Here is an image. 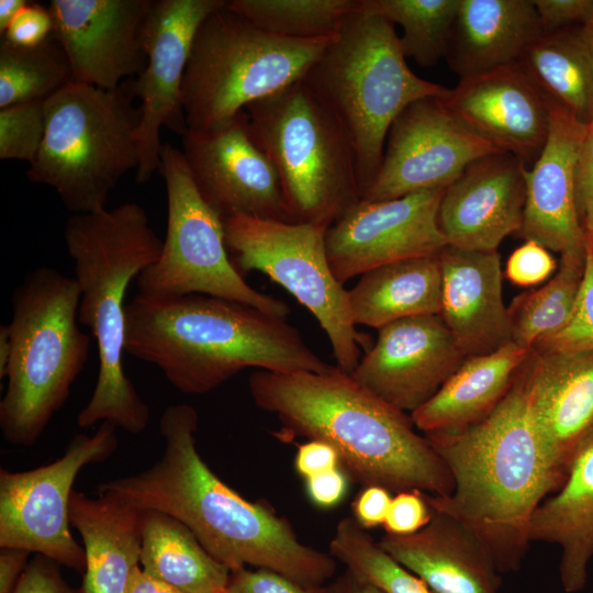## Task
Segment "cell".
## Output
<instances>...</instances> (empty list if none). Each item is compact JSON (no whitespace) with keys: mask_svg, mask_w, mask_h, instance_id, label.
Segmentation results:
<instances>
[{"mask_svg":"<svg viewBox=\"0 0 593 593\" xmlns=\"http://www.w3.org/2000/svg\"><path fill=\"white\" fill-rule=\"evenodd\" d=\"M585 134V125L550 100L547 141L526 170V201L518 234L561 255L585 253L588 237L577 210L574 182Z\"/></svg>","mask_w":593,"mask_h":593,"instance_id":"603a6c76","label":"cell"},{"mask_svg":"<svg viewBox=\"0 0 593 593\" xmlns=\"http://www.w3.org/2000/svg\"><path fill=\"white\" fill-rule=\"evenodd\" d=\"M79 300L75 278L49 267L30 271L13 290L0 402L1 433L11 445L30 447L40 439L86 366L91 339L78 325Z\"/></svg>","mask_w":593,"mask_h":593,"instance_id":"52a82bcc","label":"cell"},{"mask_svg":"<svg viewBox=\"0 0 593 593\" xmlns=\"http://www.w3.org/2000/svg\"><path fill=\"white\" fill-rule=\"evenodd\" d=\"M167 192V232L155 264L137 278L139 294H204L286 318L289 305L249 286L227 256L223 219L199 193L182 153L163 143L159 169Z\"/></svg>","mask_w":593,"mask_h":593,"instance_id":"8fae6325","label":"cell"},{"mask_svg":"<svg viewBox=\"0 0 593 593\" xmlns=\"http://www.w3.org/2000/svg\"><path fill=\"white\" fill-rule=\"evenodd\" d=\"M339 467L337 451L327 443L309 440L299 446L294 459L296 472L304 479Z\"/></svg>","mask_w":593,"mask_h":593,"instance_id":"c3c4849f","label":"cell"},{"mask_svg":"<svg viewBox=\"0 0 593 593\" xmlns=\"http://www.w3.org/2000/svg\"><path fill=\"white\" fill-rule=\"evenodd\" d=\"M529 540L557 545L563 590L584 589L593 558V436L574 458L561 488L535 510Z\"/></svg>","mask_w":593,"mask_h":593,"instance_id":"f1b7e54d","label":"cell"},{"mask_svg":"<svg viewBox=\"0 0 593 593\" xmlns=\"http://www.w3.org/2000/svg\"><path fill=\"white\" fill-rule=\"evenodd\" d=\"M226 591L227 593H324V585H305L267 569L242 568L231 572Z\"/></svg>","mask_w":593,"mask_h":593,"instance_id":"b9f144b4","label":"cell"},{"mask_svg":"<svg viewBox=\"0 0 593 593\" xmlns=\"http://www.w3.org/2000/svg\"><path fill=\"white\" fill-rule=\"evenodd\" d=\"M526 165L507 152L469 164L443 194L438 225L447 245L497 251L519 232L526 201Z\"/></svg>","mask_w":593,"mask_h":593,"instance_id":"44dd1931","label":"cell"},{"mask_svg":"<svg viewBox=\"0 0 593 593\" xmlns=\"http://www.w3.org/2000/svg\"><path fill=\"white\" fill-rule=\"evenodd\" d=\"M523 372L544 452L564 483L593 436V351L530 350Z\"/></svg>","mask_w":593,"mask_h":593,"instance_id":"7402d4cb","label":"cell"},{"mask_svg":"<svg viewBox=\"0 0 593 593\" xmlns=\"http://www.w3.org/2000/svg\"><path fill=\"white\" fill-rule=\"evenodd\" d=\"M469 131L529 169L550 126V99L518 60L459 80L440 98Z\"/></svg>","mask_w":593,"mask_h":593,"instance_id":"ffe728a7","label":"cell"},{"mask_svg":"<svg viewBox=\"0 0 593 593\" xmlns=\"http://www.w3.org/2000/svg\"><path fill=\"white\" fill-rule=\"evenodd\" d=\"M26 0L0 1V34L2 35L16 14L27 4Z\"/></svg>","mask_w":593,"mask_h":593,"instance_id":"db71d44e","label":"cell"},{"mask_svg":"<svg viewBox=\"0 0 593 593\" xmlns=\"http://www.w3.org/2000/svg\"><path fill=\"white\" fill-rule=\"evenodd\" d=\"M544 33L583 25L593 0H533Z\"/></svg>","mask_w":593,"mask_h":593,"instance_id":"bcb514c9","label":"cell"},{"mask_svg":"<svg viewBox=\"0 0 593 593\" xmlns=\"http://www.w3.org/2000/svg\"><path fill=\"white\" fill-rule=\"evenodd\" d=\"M45 101L0 109V158L32 164L45 135Z\"/></svg>","mask_w":593,"mask_h":593,"instance_id":"74e56055","label":"cell"},{"mask_svg":"<svg viewBox=\"0 0 593 593\" xmlns=\"http://www.w3.org/2000/svg\"><path fill=\"white\" fill-rule=\"evenodd\" d=\"M532 350L593 351V245L590 237L585 246L583 277L570 318L561 329L537 340Z\"/></svg>","mask_w":593,"mask_h":593,"instance_id":"f35d334b","label":"cell"},{"mask_svg":"<svg viewBox=\"0 0 593 593\" xmlns=\"http://www.w3.org/2000/svg\"><path fill=\"white\" fill-rule=\"evenodd\" d=\"M223 593H227V591L223 592Z\"/></svg>","mask_w":593,"mask_h":593,"instance_id":"91938a15","label":"cell"},{"mask_svg":"<svg viewBox=\"0 0 593 593\" xmlns=\"http://www.w3.org/2000/svg\"><path fill=\"white\" fill-rule=\"evenodd\" d=\"M391 500V492L387 489L365 486L353 503L354 518L363 529L383 525Z\"/></svg>","mask_w":593,"mask_h":593,"instance_id":"7dc6e473","label":"cell"},{"mask_svg":"<svg viewBox=\"0 0 593 593\" xmlns=\"http://www.w3.org/2000/svg\"><path fill=\"white\" fill-rule=\"evenodd\" d=\"M575 202L580 223L586 237L593 236V134L581 143L575 165Z\"/></svg>","mask_w":593,"mask_h":593,"instance_id":"ee69618b","label":"cell"},{"mask_svg":"<svg viewBox=\"0 0 593 593\" xmlns=\"http://www.w3.org/2000/svg\"><path fill=\"white\" fill-rule=\"evenodd\" d=\"M181 143L199 193L223 220L243 214L290 222L277 171L245 110L204 130L188 128Z\"/></svg>","mask_w":593,"mask_h":593,"instance_id":"2e32d148","label":"cell"},{"mask_svg":"<svg viewBox=\"0 0 593 593\" xmlns=\"http://www.w3.org/2000/svg\"><path fill=\"white\" fill-rule=\"evenodd\" d=\"M324 593H383L377 586L362 581L349 571L324 584Z\"/></svg>","mask_w":593,"mask_h":593,"instance_id":"f5cc1de1","label":"cell"},{"mask_svg":"<svg viewBox=\"0 0 593 593\" xmlns=\"http://www.w3.org/2000/svg\"><path fill=\"white\" fill-rule=\"evenodd\" d=\"M541 33L533 0H460L445 59L472 77L518 61Z\"/></svg>","mask_w":593,"mask_h":593,"instance_id":"4316f807","label":"cell"},{"mask_svg":"<svg viewBox=\"0 0 593 593\" xmlns=\"http://www.w3.org/2000/svg\"><path fill=\"white\" fill-rule=\"evenodd\" d=\"M198 426L193 406H168L159 419L160 458L141 472L100 483L99 492L178 519L231 572L250 566L305 585L331 581L337 561L329 552L303 544L286 518L262 502L246 500L211 470L195 446Z\"/></svg>","mask_w":593,"mask_h":593,"instance_id":"6da1fadb","label":"cell"},{"mask_svg":"<svg viewBox=\"0 0 593 593\" xmlns=\"http://www.w3.org/2000/svg\"><path fill=\"white\" fill-rule=\"evenodd\" d=\"M57 566L55 561L36 555L29 561L13 593H83L66 582Z\"/></svg>","mask_w":593,"mask_h":593,"instance_id":"f6af8a7d","label":"cell"},{"mask_svg":"<svg viewBox=\"0 0 593 593\" xmlns=\"http://www.w3.org/2000/svg\"><path fill=\"white\" fill-rule=\"evenodd\" d=\"M328 552L347 571L383 593H434L422 579L387 553L354 517L338 522Z\"/></svg>","mask_w":593,"mask_h":593,"instance_id":"8d00e7d4","label":"cell"},{"mask_svg":"<svg viewBox=\"0 0 593 593\" xmlns=\"http://www.w3.org/2000/svg\"><path fill=\"white\" fill-rule=\"evenodd\" d=\"M116 427L102 422L91 436L75 435L65 452L38 468L0 470V548H21L83 572L86 555L71 535L69 504L76 477L109 459L118 448Z\"/></svg>","mask_w":593,"mask_h":593,"instance_id":"4fadbf2b","label":"cell"},{"mask_svg":"<svg viewBox=\"0 0 593 593\" xmlns=\"http://www.w3.org/2000/svg\"><path fill=\"white\" fill-rule=\"evenodd\" d=\"M72 491L69 521L86 555L83 593H125L141 564L143 510L113 492Z\"/></svg>","mask_w":593,"mask_h":593,"instance_id":"484cf974","label":"cell"},{"mask_svg":"<svg viewBox=\"0 0 593 593\" xmlns=\"http://www.w3.org/2000/svg\"><path fill=\"white\" fill-rule=\"evenodd\" d=\"M302 80L345 131L361 197L379 171L398 115L419 99L443 98L450 90L414 74L394 25L361 7L344 21Z\"/></svg>","mask_w":593,"mask_h":593,"instance_id":"8992f818","label":"cell"},{"mask_svg":"<svg viewBox=\"0 0 593 593\" xmlns=\"http://www.w3.org/2000/svg\"><path fill=\"white\" fill-rule=\"evenodd\" d=\"M124 353L157 367L184 394L209 393L247 368L325 373L324 361L286 318L204 294L125 306Z\"/></svg>","mask_w":593,"mask_h":593,"instance_id":"277c9868","label":"cell"},{"mask_svg":"<svg viewBox=\"0 0 593 593\" xmlns=\"http://www.w3.org/2000/svg\"><path fill=\"white\" fill-rule=\"evenodd\" d=\"M134 98L132 80L113 90L71 81L48 98L29 180L53 188L74 214L107 209L111 191L139 163Z\"/></svg>","mask_w":593,"mask_h":593,"instance_id":"ba28073f","label":"cell"},{"mask_svg":"<svg viewBox=\"0 0 593 593\" xmlns=\"http://www.w3.org/2000/svg\"><path fill=\"white\" fill-rule=\"evenodd\" d=\"M245 111L277 171L290 222L329 227L361 200L351 144L302 79Z\"/></svg>","mask_w":593,"mask_h":593,"instance_id":"9c48e42d","label":"cell"},{"mask_svg":"<svg viewBox=\"0 0 593 593\" xmlns=\"http://www.w3.org/2000/svg\"><path fill=\"white\" fill-rule=\"evenodd\" d=\"M72 81L59 42L52 34L37 46L0 41V109L18 103L46 101Z\"/></svg>","mask_w":593,"mask_h":593,"instance_id":"836d02e7","label":"cell"},{"mask_svg":"<svg viewBox=\"0 0 593 593\" xmlns=\"http://www.w3.org/2000/svg\"><path fill=\"white\" fill-rule=\"evenodd\" d=\"M523 365L481 422L452 435H425L454 481L449 495L426 493L427 502L475 534L501 574L519 570L535 510L563 484L544 452Z\"/></svg>","mask_w":593,"mask_h":593,"instance_id":"3957f363","label":"cell"},{"mask_svg":"<svg viewBox=\"0 0 593 593\" xmlns=\"http://www.w3.org/2000/svg\"><path fill=\"white\" fill-rule=\"evenodd\" d=\"M380 547L434 593H499L501 573L482 540L452 516L434 510L410 535L385 534Z\"/></svg>","mask_w":593,"mask_h":593,"instance_id":"d4e9b609","label":"cell"},{"mask_svg":"<svg viewBox=\"0 0 593 593\" xmlns=\"http://www.w3.org/2000/svg\"><path fill=\"white\" fill-rule=\"evenodd\" d=\"M334 36H278L226 1L202 22L192 43L181 88L187 127H211L301 80Z\"/></svg>","mask_w":593,"mask_h":593,"instance_id":"30bf717a","label":"cell"},{"mask_svg":"<svg viewBox=\"0 0 593 593\" xmlns=\"http://www.w3.org/2000/svg\"><path fill=\"white\" fill-rule=\"evenodd\" d=\"M519 61L550 100L589 124L593 115V37L583 25L542 32Z\"/></svg>","mask_w":593,"mask_h":593,"instance_id":"1f68e13d","label":"cell"},{"mask_svg":"<svg viewBox=\"0 0 593 593\" xmlns=\"http://www.w3.org/2000/svg\"><path fill=\"white\" fill-rule=\"evenodd\" d=\"M434 510L422 491L396 493L390 503L383 528L390 535H410L424 528L433 518Z\"/></svg>","mask_w":593,"mask_h":593,"instance_id":"60d3db41","label":"cell"},{"mask_svg":"<svg viewBox=\"0 0 593 593\" xmlns=\"http://www.w3.org/2000/svg\"><path fill=\"white\" fill-rule=\"evenodd\" d=\"M586 130L589 133L593 134V115L589 124L586 125Z\"/></svg>","mask_w":593,"mask_h":593,"instance_id":"6f0895ef","label":"cell"},{"mask_svg":"<svg viewBox=\"0 0 593 593\" xmlns=\"http://www.w3.org/2000/svg\"><path fill=\"white\" fill-rule=\"evenodd\" d=\"M226 1L152 2L143 32L146 66L137 79L132 80L133 93L141 100V120L136 131L138 183L149 181L159 169L161 127L180 136L188 130L181 88L192 43L202 22Z\"/></svg>","mask_w":593,"mask_h":593,"instance_id":"5bb4252c","label":"cell"},{"mask_svg":"<svg viewBox=\"0 0 593 593\" xmlns=\"http://www.w3.org/2000/svg\"><path fill=\"white\" fill-rule=\"evenodd\" d=\"M350 481L338 467L331 471L305 479L306 493L318 507L331 508L344 499Z\"/></svg>","mask_w":593,"mask_h":593,"instance_id":"681fc988","label":"cell"},{"mask_svg":"<svg viewBox=\"0 0 593 593\" xmlns=\"http://www.w3.org/2000/svg\"><path fill=\"white\" fill-rule=\"evenodd\" d=\"M355 325L381 328L392 322L441 311V267L438 255L393 261L363 275L348 290Z\"/></svg>","mask_w":593,"mask_h":593,"instance_id":"f546056e","label":"cell"},{"mask_svg":"<svg viewBox=\"0 0 593 593\" xmlns=\"http://www.w3.org/2000/svg\"><path fill=\"white\" fill-rule=\"evenodd\" d=\"M590 238L592 239V245H593V236H592V237H590Z\"/></svg>","mask_w":593,"mask_h":593,"instance_id":"680465c9","label":"cell"},{"mask_svg":"<svg viewBox=\"0 0 593 593\" xmlns=\"http://www.w3.org/2000/svg\"><path fill=\"white\" fill-rule=\"evenodd\" d=\"M64 238L80 290L78 322L90 328L99 355L97 383L77 424L88 428L109 422L139 434L150 412L123 368L125 295L131 281L157 261L164 240L136 202L72 214Z\"/></svg>","mask_w":593,"mask_h":593,"instance_id":"5b68a950","label":"cell"},{"mask_svg":"<svg viewBox=\"0 0 593 593\" xmlns=\"http://www.w3.org/2000/svg\"><path fill=\"white\" fill-rule=\"evenodd\" d=\"M495 152L463 126L439 97L419 99L390 126L381 166L361 200L383 201L447 188L469 164Z\"/></svg>","mask_w":593,"mask_h":593,"instance_id":"9a60e30c","label":"cell"},{"mask_svg":"<svg viewBox=\"0 0 593 593\" xmlns=\"http://www.w3.org/2000/svg\"><path fill=\"white\" fill-rule=\"evenodd\" d=\"M31 552L21 548L0 549V593H13L27 563Z\"/></svg>","mask_w":593,"mask_h":593,"instance_id":"f907efd6","label":"cell"},{"mask_svg":"<svg viewBox=\"0 0 593 593\" xmlns=\"http://www.w3.org/2000/svg\"><path fill=\"white\" fill-rule=\"evenodd\" d=\"M53 29L54 22L48 7L29 1L1 38L16 46L32 47L45 42L53 34Z\"/></svg>","mask_w":593,"mask_h":593,"instance_id":"7bdbcfd3","label":"cell"},{"mask_svg":"<svg viewBox=\"0 0 593 593\" xmlns=\"http://www.w3.org/2000/svg\"><path fill=\"white\" fill-rule=\"evenodd\" d=\"M142 569L183 593H223L231 570L181 522L155 510L142 514Z\"/></svg>","mask_w":593,"mask_h":593,"instance_id":"4dcf8cb0","label":"cell"},{"mask_svg":"<svg viewBox=\"0 0 593 593\" xmlns=\"http://www.w3.org/2000/svg\"><path fill=\"white\" fill-rule=\"evenodd\" d=\"M530 350L513 342L465 359L438 392L412 412L424 435H452L485 418L510 390Z\"/></svg>","mask_w":593,"mask_h":593,"instance_id":"83f0119b","label":"cell"},{"mask_svg":"<svg viewBox=\"0 0 593 593\" xmlns=\"http://www.w3.org/2000/svg\"><path fill=\"white\" fill-rule=\"evenodd\" d=\"M438 257L439 315L466 357L488 355L512 342L500 254L447 245Z\"/></svg>","mask_w":593,"mask_h":593,"instance_id":"cb8c5ba5","label":"cell"},{"mask_svg":"<svg viewBox=\"0 0 593 593\" xmlns=\"http://www.w3.org/2000/svg\"><path fill=\"white\" fill-rule=\"evenodd\" d=\"M227 7L268 33L309 40L336 35L361 0H227Z\"/></svg>","mask_w":593,"mask_h":593,"instance_id":"d590c367","label":"cell"},{"mask_svg":"<svg viewBox=\"0 0 593 593\" xmlns=\"http://www.w3.org/2000/svg\"><path fill=\"white\" fill-rule=\"evenodd\" d=\"M585 253L561 255L557 272L540 288L507 306L512 342L532 350L537 340L561 329L571 316L584 271Z\"/></svg>","mask_w":593,"mask_h":593,"instance_id":"d6a6232c","label":"cell"},{"mask_svg":"<svg viewBox=\"0 0 593 593\" xmlns=\"http://www.w3.org/2000/svg\"><path fill=\"white\" fill-rule=\"evenodd\" d=\"M446 188L383 201L360 200L326 232L328 262L335 278L349 279L377 267L438 255L447 242L438 225Z\"/></svg>","mask_w":593,"mask_h":593,"instance_id":"e0dca14e","label":"cell"},{"mask_svg":"<svg viewBox=\"0 0 593 593\" xmlns=\"http://www.w3.org/2000/svg\"><path fill=\"white\" fill-rule=\"evenodd\" d=\"M125 593H183L178 589L149 575L137 567L131 575Z\"/></svg>","mask_w":593,"mask_h":593,"instance_id":"816d5d0a","label":"cell"},{"mask_svg":"<svg viewBox=\"0 0 593 593\" xmlns=\"http://www.w3.org/2000/svg\"><path fill=\"white\" fill-rule=\"evenodd\" d=\"M153 0H51L53 35L74 82L119 88L146 66L143 32Z\"/></svg>","mask_w":593,"mask_h":593,"instance_id":"d6986e66","label":"cell"},{"mask_svg":"<svg viewBox=\"0 0 593 593\" xmlns=\"http://www.w3.org/2000/svg\"><path fill=\"white\" fill-rule=\"evenodd\" d=\"M248 389L256 406L280 421L279 437L329 444L350 482L394 494L417 490L446 496L454 490L446 463L411 415L337 366L325 373L257 370Z\"/></svg>","mask_w":593,"mask_h":593,"instance_id":"7a4b0ae2","label":"cell"},{"mask_svg":"<svg viewBox=\"0 0 593 593\" xmlns=\"http://www.w3.org/2000/svg\"><path fill=\"white\" fill-rule=\"evenodd\" d=\"M11 355L10 332L8 324L0 326V379L5 378Z\"/></svg>","mask_w":593,"mask_h":593,"instance_id":"11a10c76","label":"cell"},{"mask_svg":"<svg viewBox=\"0 0 593 593\" xmlns=\"http://www.w3.org/2000/svg\"><path fill=\"white\" fill-rule=\"evenodd\" d=\"M440 315H421L378 329L353 378L393 407L412 413L432 399L466 359Z\"/></svg>","mask_w":593,"mask_h":593,"instance_id":"ac0fdd59","label":"cell"},{"mask_svg":"<svg viewBox=\"0 0 593 593\" xmlns=\"http://www.w3.org/2000/svg\"><path fill=\"white\" fill-rule=\"evenodd\" d=\"M583 26L589 31V33L593 37V8H592V11H591L588 20L583 24Z\"/></svg>","mask_w":593,"mask_h":593,"instance_id":"9f6ffc18","label":"cell"},{"mask_svg":"<svg viewBox=\"0 0 593 593\" xmlns=\"http://www.w3.org/2000/svg\"><path fill=\"white\" fill-rule=\"evenodd\" d=\"M459 4L460 0H361V10L399 24L405 58L432 67L445 58Z\"/></svg>","mask_w":593,"mask_h":593,"instance_id":"e575fe53","label":"cell"},{"mask_svg":"<svg viewBox=\"0 0 593 593\" xmlns=\"http://www.w3.org/2000/svg\"><path fill=\"white\" fill-rule=\"evenodd\" d=\"M225 244L238 271H260L305 306L326 333L336 366L351 374L368 336L358 333L348 290L327 257L328 227L237 214L223 220Z\"/></svg>","mask_w":593,"mask_h":593,"instance_id":"7c38bea8","label":"cell"},{"mask_svg":"<svg viewBox=\"0 0 593 593\" xmlns=\"http://www.w3.org/2000/svg\"><path fill=\"white\" fill-rule=\"evenodd\" d=\"M557 269L549 250L535 240H525L508 257L505 277L519 287H533L548 279Z\"/></svg>","mask_w":593,"mask_h":593,"instance_id":"ab89813d","label":"cell"}]
</instances>
